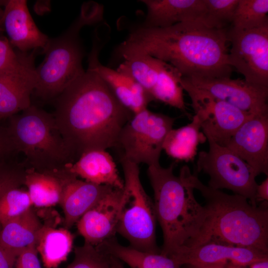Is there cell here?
Here are the masks:
<instances>
[{"mask_svg": "<svg viewBox=\"0 0 268 268\" xmlns=\"http://www.w3.org/2000/svg\"><path fill=\"white\" fill-rule=\"evenodd\" d=\"M268 0H238L231 27L247 30L268 24Z\"/></svg>", "mask_w": 268, "mask_h": 268, "instance_id": "cell-29", "label": "cell"}, {"mask_svg": "<svg viewBox=\"0 0 268 268\" xmlns=\"http://www.w3.org/2000/svg\"><path fill=\"white\" fill-rule=\"evenodd\" d=\"M35 50L17 53L7 41L0 38V76L35 73Z\"/></svg>", "mask_w": 268, "mask_h": 268, "instance_id": "cell-30", "label": "cell"}, {"mask_svg": "<svg viewBox=\"0 0 268 268\" xmlns=\"http://www.w3.org/2000/svg\"><path fill=\"white\" fill-rule=\"evenodd\" d=\"M175 121L147 108L134 114L121 130L113 147L118 158L148 166L159 164L164 141Z\"/></svg>", "mask_w": 268, "mask_h": 268, "instance_id": "cell-8", "label": "cell"}, {"mask_svg": "<svg viewBox=\"0 0 268 268\" xmlns=\"http://www.w3.org/2000/svg\"><path fill=\"white\" fill-rule=\"evenodd\" d=\"M55 105L56 123L73 160L90 150L113 148L134 115L89 63L56 97Z\"/></svg>", "mask_w": 268, "mask_h": 268, "instance_id": "cell-1", "label": "cell"}, {"mask_svg": "<svg viewBox=\"0 0 268 268\" xmlns=\"http://www.w3.org/2000/svg\"><path fill=\"white\" fill-rule=\"evenodd\" d=\"M13 116L10 140L33 166L40 171H54L73 162L70 150L60 132L54 116L31 105Z\"/></svg>", "mask_w": 268, "mask_h": 268, "instance_id": "cell-6", "label": "cell"}, {"mask_svg": "<svg viewBox=\"0 0 268 268\" xmlns=\"http://www.w3.org/2000/svg\"><path fill=\"white\" fill-rule=\"evenodd\" d=\"M157 67L158 78L150 93L152 98L178 109L189 116L181 83V74L171 65L158 59Z\"/></svg>", "mask_w": 268, "mask_h": 268, "instance_id": "cell-27", "label": "cell"}, {"mask_svg": "<svg viewBox=\"0 0 268 268\" xmlns=\"http://www.w3.org/2000/svg\"><path fill=\"white\" fill-rule=\"evenodd\" d=\"M2 141H1V139L0 137V152L2 149Z\"/></svg>", "mask_w": 268, "mask_h": 268, "instance_id": "cell-39", "label": "cell"}, {"mask_svg": "<svg viewBox=\"0 0 268 268\" xmlns=\"http://www.w3.org/2000/svg\"><path fill=\"white\" fill-rule=\"evenodd\" d=\"M36 245L24 249L16 258L14 268H42Z\"/></svg>", "mask_w": 268, "mask_h": 268, "instance_id": "cell-34", "label": "cell"}, {"mask_svg": "<svg viewBox=\"0 0 268 268\" xmlns=\"http://www.w3.org/2000/svg\"><path fill=\"white\" fill-rule=\"evenodd\" d=\"M228 29L209 28L197 21L167 28L139 26L118 47L121 57L148 55L176 68L183 77H230L228 61Z\"/></svg>", "mask_w": 268, "mask_h": 268, "instance_id": "cell-2", "label": "cell"}, {"mask_svg": "<svg viewBox=\"0 0 268 268\" xmlns=\"http://www.w3.org/2000/svg\"><path fill=\"white\" fill-rule=\"evenodd\" d=\"M181 85L191 99L206 139L225 146L235 132L254 115L198 89L182 78Z\"/></svg>", "mask_w": 268, "mask_h": 268, "instance_id": "cell-10", "label": "cell"}, {"mask_svg": "<svg viewBox=\"0 0 268 268\" xmlns=\"http://www.w3.org/2000/svg\"><path fill=\"white\" fill-rule=\"evenodd\" d=\"M119 160L124 173V189L117 232L134 249L161 253L156 240L157 220L154 203L141 183L138 165L124 158Z\"/></svg>", "mask_w": 268, "mask_h": 268, "instance_id": "cell-7", "label": "cell"}, {"mask_svg": "<svg viewBox=\"0 0 268 268\" xmlns=\"http://www.w3.org/2000/svg\"><path fill=\"white\" fill-rule=\"evenodd\" d=\"M66 268H115L114 257L98 246L84 243L75 247L73 260Z\"/></svg>", "mask_w": 268, "mask_h": 268, "instance_id": "cell-32", "label": "cell"}, {"mask_svg": "<svg viewBox=\"0 0 268 268\" xmlns=\"http://www.w3.org/2000/svg\"><path fill=\"white\" fill-rule=\"evenodd\" d=\"M17 257L0 243V268H14Z\"/></svg>", "mask_w": 268, "mask_h": 268, "instance_id": "cell-36", "label": "cell"}, {"mask_svg": "<svg viewBox=\"0 0 268 268\" xmlns=\"http://www.w3.org/2000/svg\"><path fill=\"white\" fill-rule=\"evenodd\" d=\"M1 20L10 43L20 52L44 49L49 38L37 27L26 0L8 1Z\"/></svg>", "mask_w": 268, "mask_h": 268, "instance_id": "cell-16", "label": "cell"}, {"mask_svg": "<svg viewBox=\"0 0 268 268\" xmlns=\"http://www.w3.org/2000/svg\"><path fill=\"white\" fill-rule=\"evenodd\" d=\"M238 0H204L199 22L214 29L226 30L232 25Z\"/></svg>", "mask_w": 268, "mask_h": 268, "instance_id": "cell-31", "label": "cell"}, {"mask_svg": "<svg viewBox=\"0 0 268 268\" xmlns=\"http://www.w3.org/2000/svg\"><path fill=\"white\" fill-rule=\"evenodd\" d=\"M24 176L12 171H0V197L9 188L18 187L23 182Z\"/></svg>", "mask_w": 268, "mask_h": 268, "instance_id": "cell-35", "label": "cell"}, {"mask_svg": "<svg viewBox=\"0 0 268 268\" xmlns=\"http://www.w3.org/2000/svg\"><path fill=\"white\" fill-rule=\"evenodd\" d=\"M182 78L212 97L245 112L253 115L268 113V87L253 84L244 79L230 77Z\"/></svg>", "mask_w": 268, "mask_h": 268, "instance_id": "cell-12", "label": "cell"}, {"mask_svg": "<svg viewBox=\"0 0 268 268\" xmlns=\"http://www.w3.org/2000/svg\"><path fill=\"white\" fill-rule=\"evenodd\" d=\"M229 65L248 82L268 87V24L247 30L228 29Z\"/></svg>", "mask_w": 268, "mask_h": 268, "instance_id": "cell-11", "label": "cell"}, {"mask_svg": "<svg viewBox=\"0 0 268 268\" xmlns=\"http://www.w3.org/2000/svg\"><path fill=\"white\" fill-rule=\"evenodd\" d=\"M243 160L257 177L268 174V113L246 121L225 146Z\"/></svg>", "mask_w": 268, "mask_h": 268, "instance_id": "cell-14", "label": "cell"}, {"mask_svg": "<svg viewBox=\"0 0 268 268\" xmlns=\"http://www.w3.org/2000/svg\"><path fill=\"white\" fill-rule=\"evenodd\" d=\"M147 7L145 19L140 26L167 28L191 21L199 22L204 0H142Z\"/></svg>", "mask_w": 268, "mask_h": 268, "instance_id": "cell-19", "label": "cell"}, {"mask_svg": "<svg viewBox=\"0 0 268 268\" xmlns=\"http://www.w3.org/2000/svg\"><path fill=\"white\" fill-rule=\"evenodd\" d=\"M184 268H227L247 267L268 259V254L252 249L214 243L183 247L169 257Z\"/></svg>", "mask_w": 268, "mask_h": 268, "instance_id": "cell-13", "label": "cell"}, {"mask_svg": "<svg viewBox=\"0 0 268 268\" xmlns=\"http://www.w3.org/2000/svg\"><path fill=\"white\" fill-rule=\"evenodd\" d=\"M114 263L115 268H124L122 262L114 257Z\"/></svg>", "mask_w": 268, "mask_h": 268, "instance_id": "cell-38", "label": "cell"}, {"mask_svg": "<svg viewBox=\"0 0 268 268\" xmlns=\"http://www.w3.org/2000/svg\"><path fill=\"white\" fill-rule=\"evenodd\" d=\"M64 168L93 184L124 188V180L119 175L112 156L106 150H93L85 152L76 162L66 164Z\"/></svg>", "mask_w": 268, "mask_h": 268, "instance_id": "cell-20", "label": "cell"}, {"mask_svg": "<svg viewBox=\"0 0 268 268\" xmlns=\"http://www.w3.org/2000/svg\"><path fill=\"white\" fill-rule=\"evenodd\" d=\"M99 48L93 46L89 57L90 64L107 83L118 100L134 114L147 108L153 99L130 76L101 65L98 59Z\"/></svg>", "mask_w": 268, "mask_h": 268, "instance_id": "cell-18", "label": "cell"}, {"mask_svg": "<svg viewBox=\"0 0 268 268\" xmlns=\"http://www.w3.org/2000/svg\"><path fill=\"white\" fill-rule=\"evenodd\" d=\"M35 84V73L0 76V119L29 107Z\"/></svg>", "mask_w": 268, "mask_h": 268, "instance_id": "cell-23", "label": "cell"}, {"mask_svg": "<svg viewBox=\"0 0 268 268\" xmlns=\"http://www.w3.org/2000/svg\"><path fill=\"white\" fill-rule=\"evenodd\" d=\"M175 166V162L167 168L159 164L149 166L147 170L157 220L163 233L161 253L168 257L187 246L198 235L207 215L183 172L180 170L179 176L174 175Z\"/></svg>", "mask_w": 268, "mask_h": 268, "instance_id": "cell-4", "label": "cell"}, {"mask_svg": "<svg viewBox=\"0 0 268 268\" xmlns=\"http://www.w3.org/2000/svg\"><path fill=\"white\" fill-rule=\"evenodd\" d=\"M99 247L131 268H184L171 258L161 253H148L130 246H123L115 237L105 241Z\"/></svg>", "mask_w": 268, "mask_h": 268, "instance_id": "cell-25", "label": "cell"}, {"mask_svg": "<svg viewBox=\"0 0 268 268\" xmlns=\"http://www.w3.org/2000/svg\"><path fill=\"white\" fill-rule=\"evenodd\" d=\"M67 172L60 204L64 213L65 226L68 229L114 187L83 181Z\"/></svg>", "mask_w": 268, "mask_h": 268, "instance_id": "cell-17", "label": "cell"}, {"mask_svg": "<svg viewBox=\"0 0 268 268\" xmlns=\"http://www.w3.org/2000/svg\"><path fill=\"white\" fill-rule=\"evenodd\" d=\"M123 58L124 61L117 70L134 79L150 96L158 78L157 59L146 55H129Z\"/></svg>", "mask_w": 268, "mask_h": 268, "instance_id": "cell-28", "label": "cell"}, {"mask_svg": "<svg viewBox=\"0 0 268 268\" xmlns=\"http://www.w3.org/2000/svg\"><path fill=\"white\" fill-rule=\"evenodd\" d=\"M255 198L257 202L258 201H268V178L264 180L260 184L257 185L256 190Z\"/></svg>", "mask_w": 268, "mask_h": 268, "instance_id": "cell-37", "label": "cell"}, {"mask_svg": "<svg viewBox=\"0 0 268 268\" xmlns=\"http://www.w3.org/2000/svg\"><path fill=\"white\" fill-rule=\"evenodd\" d=\"M33 205L27 191L9 188L0 197V225L21 214Z\"/></svg>", "mask_w": 268, "mask_h": 268, "instance_id": "cell-33", "label": "cell"}, {"mask_svg": "<svg viewBox=\"0 0 268 268\" xmlns=\"http://www.w3.org/2000/svg\"><path fill=\"white\" fill-rule=\"evenodd\" d=\"M73 236L67 228L43 225L36 243L44 266L56 268L65 261L73 245Z\"/></svg>", "mask_w": 268, "mask_h": 268, "instance_id": "cell-26", "label": "cell"}, {"mask_svg": "<svg viewBox=\"0 0 268 268\" xmlns=\"http://www.w3.org/2000/svg\"><path fill=\"white\" fill-rule=\"evenodd\" d=\"M43 225L31 207L4 225H0V243L17 257L24 249L36 245Z\"/></svg>", "mask_w": 268, "mask_h": 268, "instance_id": "cell-21", "label": "cell"}, {"mask_svg": "<svg viewBox=\"0 0 268 268\" xmlns=\"http://www.w3.org/2000/svg\"><path fill=\"white\" fill-rule=\"evenodd\" d=\"M124 189L112 188L77 221L84 243L97 246L115 237Z\"/></svg>", "mask_w": 268, "mask_h": 268, "instance_id": "cell-15", "label": "cell"}, {"mask_svg": "<svg viewBox=\"0 0 268 268\" xmlns=\"http://www.w3.org/2000/svg\"><path fill=\"white\" fill-rule=\"evenodd\" d=\"M103 8L95 2L85 3L78 17L63 33L49 38L43 50L45 58L35 68L34 92L43 99L56 98L85 70L79 32L85 25L102 20Z\"/></svg>", "mask_w": 268, "mask_h": 268, "instance_id": "cell-5", "label": "cell"}, {"mask_svg": "<svg viewBox=\"0 0 268 268\" xmlns=\"http://www.w3.org/2000/svg\"><path fill=\"white\" fill-rule=\"evenodd\" d=\"M67 173L64 169L54 171L28 170L23 183L32 204L42 207L60 203Z\"/></svg>", "mask_w": 268, "mask_h": 268, "instance_id": "cell-22", "label": "cell"}, {"mask_svg": "<svg viewBox=\"0 0 268 268\" xmlns=\"http://www.w3.org/2000/svg\"><path fill=\"white\" fill-rule=\"evenodd\" d=\"M201 129V122L195 115L190 124L169 131L164 141L163 150L177 160H193L197 154L198 145L207 139Z\"/></svg>", "mask_w": 268, "mask_h": 268, "instance_id": "cell-24", "label": "cell"}, {"mask_svg": "<svg viewBox=\"0 0 268 268\" xmlns=\"http://www.w3.org/2000/svg\"><path fill=\"white\" fill-rule=\"evenodd\" d=\"M190 185L205 200L207 215L198 235L186 247L208 243L252 249L268 254V202L252 205L245 197L229 195L203 184L197 172L181 168Z\"/></svg>", "mask_w": 268, "mask_h": 268, "instance_id": "cell-3", "label": "cell"}, {"mask_svg": "<svg viewBox=\"0 0 268 268\" xmlns=\"http://www.w3.org/2000/svg\"><path fill=\"white\" fill-rule=\"evenodd\" d=\"M207 140L209 149L199 152L196 172L209 176V187L228 189L246 198L252 205H258L255 198L258 184L251 168L226 147L210 139Z\"/></svg>", "mask_w": 268, "mask_h": 268, "instance_id": "cell-9", "label": "cell"}]
</instances>
